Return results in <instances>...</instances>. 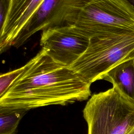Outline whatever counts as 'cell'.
Masks as SVG:
<instances>
[{
  "label": "cell",
  "instance_id": "10",
  "mask_svg": "<svg viewBox=\"0 0 134 134\" xmlns=\"http://www.w3.org/2000/svg\"><path fill=\"white\" fill-rule=\"evenodd\" d=\"M26 69V65L1 75L0 76V97L7 91L9 87L15 81V80Z\"/></svg>",
  "mask_w": 134,
  "mask_h": 134
},
{
  "label": "cell",
  "instance_id": "4",
  "mask_svg": "<svg viewBox=\"0 0 134 134\" xmlns=\"http://www.w3.org/2000/svg\"><path fill=\"white\" fill-rule=\"evenodd\" d=\"M74 25L90 38L134 31V8L126 0H90Z\"/></svg>",
  "mask_w": 134,
  "mask_h": 134
},
{
  "label": "cell",
  "instance_id": "3",
  "mask_svg": "<svg viewBox=\"0 0 134 134\" xmlns=\"http://www.w3.org/2000/svg\"><path fill=\"white\" fill-rule=\"evenodd\" d=\"M83 112L88 134H128L134 127V103L115 86L92 95Z\"/></svg>",
  "mask_w": 134,
  "mask_h": 134
},
{
  "label": "cell",
  "instance_id": "1",
  "mask_svg": "<svg viewBox=\"0 0 134 134\" xmlns=\"http://www.w3.org/2000/svg\"><path fill=\"white\" fill-rule=\"evenodd\" d=\"M0 97V109L29 110L86 100L90 85L72 69L52 60L41 50Z\"/></svg>",
  "mask_w": 134,
  "mask_h": 134
},
{
  "label": "cell",
  "instance_id": "11",
  "mask_svg": "<svg viewBox=\"0 0 134 134\" xmlns=\"http://www.w3.org/2000/svg\"><path fill=\"white\" fill-rule=\"evenodd\" d=\"M12 0H0V30L3 28L6 20Z\"/></svg>",
  "mask_w": 134,
  "mask_h": 134
},
{
  "label": "cell",
  "instance_id": "8",
  "mask_svg": "<svg viewBox=\"0 0 134 134\" xmlns=\"http://www.w3.org/2000/svg\"><path fill=\"white\" fill-rule=\"evenodd\" d=\"M116 86L134 103V59L123 62L111 70L104 79Z\"/></svg>",
  "mask_w": 134,
  "mask_h": 134
},
{
  "label": "cell",
  "instance_id": "12",
  "mask_svg": "<svg viewBox=\"0 0 134 134\" xmlns=\"http://www.w3.org/2000/svg\"><path fill=\"white\" fill-rule=\"evenodd\" d=\"M134 8V0H126Z\"/></svg>",
  "mask_w": 134,
  "mask_h": 134
},
{
  "label": "cell",
  "instance_id": "9",
  "mask_svg": "<svg viewBox=\"0 0 134 134\" xmlns=\"http://www.w3.org/2000/svg\"><path fill=\"white\" fill-rule=\"evenodd\" d=\"M27 111L0 109V134H16L18 125Z\"/></svg>",
  "mask_w": 134,
  "mask_h": 134
},
{
  "label": "cell",
  "instance_id": "7",
  "mask_svg": "<svg viewBox=\"0 0 134 134\" xmlns=\"http://www.w3.org/2000/svg\"><path fill=\"white\" fill-rule=\"evenodd\" d=\"M44 0H12L3 28L0 30V52L12 47L17 35Z\"/></svg>",
  "mask_w": 134,
  "mask_h": 134
},
{
  "label": "cell",
  "instance_id": "6",
  "mask_svg": "<svg viewBox=\"0 0 134 134\" xmlns=\"http://www.w3.org/2000/svg\"><path fill=\"white\" fill-rule=\"evenodd\" d=\"M42 49L56 62L70 67L86 51L90 37L74 25L50 28L42 31Z\"/></svg>",
  "mask_w": 134,
  "mask_h": 134
},
{
  "label": "cell",
  "instance_id": "13",
  "mask_svg": "<svg viewBox=\"0 0 134 134\" xmlns=\"http://www.w3.org/2000/svg\"><path fill=\"white\" fill-rule=\"evenodd\" d=\"M128 134H134V127L128 132Z\"/></svg>",
  "mask_w": 134,
  "mask_h": 134
},
{
  "label": "cell",
  "instance_id": "5",
  "mask_svg": "<svg viewBox=\"0 0 134 134\" xmlns=\"http://www.w3.org/2000/svg\"><path fill=\"white\" fill-rule=\"evenodd\" d=\"M90 0H44L21 29L12 47L19 48L39 31L74 25L82 9Z\"/></svg>",
  "mask_w": 134,
  "mask_h": 134
},
{
  "label": "cell",
  "instance_id": "2",
  "mask_svg": "<svg viewBox=\"0 0 134 134\" xmlns=\"http://www.w3.org/2000/svg\"><path fill=\"white\" fill-rule=\"evenodd\" d=\"M131 59H134V31H125L91 37L86 51L70 68L91 85Z\"/></svg>",
  "mask_w": 134,
  "mask_h": 134
}]
</instances>
